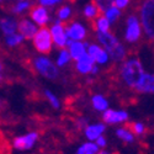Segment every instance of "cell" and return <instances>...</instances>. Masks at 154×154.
Instances as JSON below:
<instances>
[{
	"instance_id": "obj_1",
	"label": "cell",
	"mask_w": 154,
	"mask_h": 154,
	"mask_svg": "<svg viewBox=\"0 0 154 154\" xmlns=\"http://www.w3.org/2000/svg\"><path fill=\"white\" fill-rule=\"evenodd\" d=\"M121 74L126 84L131 88H134L144 74L142 63L139 62V59H128L122 66Z\"/></svg>"
},
{
	"instance_id": "obj_2",
	"label": "cell",
	"mask_w": 154,
	"mask_h": 154,
	"mask_svg": "<svg viewBox=\"0 0 154 154\" xmlns=\"http://www.w3.org/2000/svg\"><path fill=\"white\" fill-rule=\"evenodd\" d=\"M33 46L40 53H49L52 49V36L47 27L37 31L33 36Z\"/></svg>"
},
{
	"instance_id": "obj_3",
	"label": "cell",
	"mask_w": 154,
	"mask_h": 154,
	"mask_svg": "<svg viewBox=\"0 0 154 154\" xmlns=\"http://www.w3.org/2000/svg\"><path fill=\"white\" fill-rule=\"evenodd\" d=\"M153 10H154V0H146L142 6V23L147 36L150 40L154 37V27H153Z\"/></svg>"
},
{
	"instance_id": "obj_4",
	"label": "cell",
	"mask_w": 154,
	"mask_h": 154,
	"mask_svg": "<svg viewBox=\"0 0 154 154\" xmlns=\"http://www.w3.org/2000/svg\"><path fill=\"white\" fill-rule=\"evenodd\" d=\"M35 66H36V69L40 72L43 76H46L47 79H52L53 80L58 76V69L56 68V66L49 59H47L45 57L36 58Z\"/></svg>"
},
{
	"instance_id": "obj_5",
	"label": "cell",
	"mask_w": 154,
	"mask_h": 154,
	"mask_svg": "<svg viewBox=\"0 0 154 154\" xmlns=\"http://www.w3.org/2000/svg\"><path fill=\"white\" fill-rule=\"evenodd\" d=\"M38 140V133L37 132H30L23 136H19L14 139L12 146L17 150H29L31 149L36 142Z\"/></svg>"
},
{
	"instance_id": "obj_6",
	"label": "cell",
	"mask_w": 154,
	"mask_h": 154,
	"mask_svg": "<svg viewBox=\"0 0 154 154\" xmlns=\"http://www.w3.org/2000/svg\"><path fill=\"white\" fill-rule=\"evenodd\" d=\"M140 37V25L136 16H130L127 20V31H126V40L128 42H136Z\"/></svg>"
},
{
	"instance_id": "obj_7",
	"label": "cell",
	"mask_w": 154,
	"mask_h": 154,
	"mask_svg": "<svg viewBox=\"0 0 154 154\" xmlns=\"http://www.w3.org/2000/svg\"><path fill=\"white\" fill-rule=\"evenodd\" d=\"M102 120L105 123L109 125H116L121 122H126L128 120V113L126 111H116V110H110L106 109L102 115Z\"/></svg>"
},
{
	"instance_id": "obj_8",
	"label": "cell",
	"mask_w": 154,
	"mask_h": 154,
	"mask_svg": "<svg viewBox=\"0 0 154 154\" xmlns=\"http://www.w3.org/2000/svg\"><path fill=\"white\" fill-rule=\"evenodd\" d=\"M51 36L54 40L57 47L64 48L67 46V35H66V31H64V25L60 21L57 20V23L51 30Z\"/></svg>"
},
{
	"instance_id": "obj_9",
	"label": "cell",
	"mask_w": 154,
	"mask_h": 154,
	"mask_svg": "<svg viewBox=\"0 0 154 154\" xmlns=\"http://www.w3.org/2000/svg\"><path fill=\"white\" fill-rule=\"evenodd\" d=\"M66 35L69 38H72V40H74V41H80V40H84V38H85L86 30H85V27L83 26L82 23L73 22L70 26H69V25L67 26Z\"/></svg>"
},
{
	"instance_id": "obj_10",
	"label": "cell",
	"mask_w": 154,
	"mask_h": 154,
	"mask_svg": "<svg viewBox=\"0 0 154 154\" xmlns=\"http://www.w3.org/2000/svg\"><path fill=\"white\" fill-rule=\"evenodd\" d=\"M17 27L21 32L22 38H26V40H31V38H33V36L37 32V27L27 19L20 20V22L17 23Z\"/></svg>"
},
{
	"instance_id": "obj_11",
	"label": "cell",
	"mask_w": 154,
	"mask_h": 154,
	"mask_svg": "<svg viewBox=\"0 0 154 154\" xmlns=\"http://www.w3.org/2000/svg\"><path fill=\"white\" fill-rule=\"evenodd\" d=\"M138 93H153L154 91V76L153 74H143L142 79L134 86Z\"/></svg>"
},
{
	"instance_id": "obj_12",
	"label": "cell",
	"mask_w": 154,
	"mask_h": 154,
	"mask_svg": "<svg viewBox=\"0 0 154 154\" xmlns=\"http://www.w3.org/2000/svg\"><path fill=\"white\" fill-rule=\"evenodd\" d=\"M30 16H31L32 20H35L36 23L42 25V26H43V25H46L47 21L49 20V16H48V12H47L46 8L40 6V5H36V6L31 8Z\"/></svg>"
},
{
	"instance_id": "obj_13",
	"label": "cell",
	"mask_w": 154,
	"mask_h": 154,
	"mask_svg": "<svg viewBox=\"0 0 154 154\" xmlns=\"http://www.w3.org/2000/svg\"><path fill=\"white\" fill-rule=\"evenodd\" d=\"M94 63H95V60L90 56H89L88 53H84L78 59V63H76V70H78L79 73H83V74L90 73L93 67H94Z\"/></svg>"
},
{
	"instance_id": "obj_14",
	"label": "cell",
	"mask_w": 154,
	"mask_h": 154,
	"mask_svg": "<svg viewBox=\"0 0 154 154\" xmlns=\"http://www.w3.org/2000/svg\"><path fill=\"white\" fill-rule=\"evenodd\" d=\"M105 132V125L102 123H95V125H88L85 127V136L89 139V142H93L97 137L102 136Z\"/></svg>"
},
{
	"instance_id": "obj_15",
	"label": "cell",
	"mask_w": 154,
	"mask_h": 154,
	"mask_svg": "<svg viewBox=\"0 0 154 154\" xmlns=\"http://www.w3.org/2000/svg\"><path fill=\"white\" fill-rule=\"evenodd\" d=\"M97 40L102 46L105 47V49L107 51V52L119 43L116 37H115L113 35H111L110 32H99L97 33Z\"/></svg>"
},
{
	"instance_id": "obj_16",
	"label": "cell",
	"mask_w": 154,
	"mask_h": 154,
	"mask_svg": "<svg viewBox=\"0 0 154 154\" xmlns=\"http://www.w3.org/2000/svg\"><path fill=\"white\" fill-rule=\"evenodd\" d=\"M84 15L86 19H89L90 21H94L96 20L97 17H101L102 15H104V11H102L93 0H91V3L90 4H88L84 9Z\"/></svg>"
},
{
	"instance_id": "obj_17",
	"label": "cell",
	"mask_w": 154,
	"mask_h": 154,
	"mask_svg": "<svg viewBox=\"0 0 154 154\" xmlns=\"http://www.w3.org/2000/svg\"><path fill=\"white\" fill-rule=\"evenodd\" d=\"M88 47L86 43H82L80 41H75L70 43V57L75 60H78L82 54L85 53V48Z\"/></svg>"
},
{
	"instance_id": "obj_18",
	"label": "cell",
	"mask_w": 154,
	"mask_h": 154,
	"mask_svg": "<svg viewBox=\"0 0 154 154\" xmlns=\"http://www.w3.org/2000/svg\"><path fill=\"white\" fill-rule=\"evenodd\" d=\"M0 29H2L3 32L8 36L11 33H15V31L17 29V23L15 20L4 17V19H0Z\"/></svg>"
},
{
	"instance_id": "obj_19",
	"label": "cell",
	"mask_w": 154,
	"mask_h": 154,
	"mask_svg": "<svg viewBox=\"0 0 154 154\" xmlns=\"http://www.w3.org/2000/svg\"><path fill=\"white\" fill-rule=\"evenodd\" d=\"M100 152V148L94 142H86L82 144L75 154H97Z\"/></svg>"
},
{
	"instance_id": "obj_20",
	"label": "cell",
	"mask_w": 154,
	"mask_h": 154,
	"mask_svg": "<svg viewBox=\"0 0 154 154\" xmlns=\"http://www.w3.org/2000/svg\"><path fill=\"white\" fill-rule=\"evenodd\" d=\"M109 53H110V57L113 59V60H122L123 58H125V56H126V51H125V48H123V46L119 42L116 46H115L112 49H110L109 51Z\"/></svg>"
},
{
	"instance_id": "obj_21",
	"label": "cell",
	"mask_w": 154,
	"mask_h": 154,
	"mask_svg": "<svg viewBox=\"0 0 154 154\" xmlns=\"http://www.w3.org/2000/svg\"><path fill=\"white\" fill-rule=\"evenodd\" d=\"M116 134L121 140H123V142H126V143H132L134 140V134L128 130L127 127L119 128V130L116 131Z\"/></svg>"
},
{
	"instance_id": "obj_22",
	"label": "cell",
	"mask_w": 154,
	"mask_h": 154,
	"mask_svg": "<svg viewBox=\"0 0 154 154\" xmlns=\"http://www.w3.org/2000/svg\"><path fill=\"white\" fill-rule=\"evenodd\" d=\"M91 102H93L94 109L97 110V111H105V110L109 107L107 100H106L104 96H102V95H95V96L93 97Z\"/></svg>"
},
{
	"instance_id": "obj_23",
	"label": "cell",
	"mask_w": 154,
	"mask_h": 154,
	"mask_svg": "<svg viewBox=\"0 0 154 154\" xmlns=\"http://www.w3.org/2000/svg\"><path fill=\"white\" fill-rule=\"evenodd\" d=\"M95 23H94V27L95 30H99V32H107L109 29H110V21L104 17V16H101V17H97L96 20H94Z\"/></svg>"
},
{
	"instance_id": "obj_24",
	"label": "cell",
	"mask_w": 154,
	"mask_h": 154,
	"mask_svg": "<svg viewBox=\"0 0 154 154\" xmlns=\"http://www.w3.org/2000/svg\"><path fill=\"white\" fill-rule=\"evenodd\" d=\"M127 128L133 134H136V136H143L146 133V131H147L146 126L143 123H140V122H133V123H131L130 126H128Z\"/></svg>"
},
{
	"instance_id": "obj_25",
	"label": "cell",
	"mask_w": 154,
	"mask_h": 154,
	"mask_svg": "<svg viewBox=\"0 0 154 154\" xmlns=\"http://www.w3.org/2000/svg\"><path fill=\"white\" fill-rule=\"evenodd\" d=\"M120 16V9H117L115 5H111L106 9V19L109 21H115Z\"/></svg>"
},
{
	"instance_id": "obj_26",
	"label": "cell",
	"mask_w": 154,
	"mask_h": 154,
	"mask_svg": "<svg viewBox=\"0 0 154 154\" xmlns=\"http://www.w3.org/2000/svg\"><path fill=\"white\" fill-rule=\"evenodd\" d=\"M22 41V36L17 35V33H11L6 36V43L9 46H17L19 43H21Z\"/></svg>"
},
{
	"instance_id": "obj_27",
	"label": "cell",
	"mask_w": 154,
	"mask_h": 154,
	"mask_svg": "<svg viewBox=\"0 0 154 154\" xmlns=\"http://www.w3.org/2000/svg\"><path fill=\"white\" fill-rule=\"evenodd\" d=\"M69 59H70V54H69V52L67 49H63L62 52H60V54H59V57H58V60H57V64L59 67H63V66H66V64L69 62Z\"/></svg>"
},
{
	"instance_id": "obj_28",
	"label": "cell",
	"mask_w": 154,
	"mask_h": 154,
	"mask_svg": "<svg viewBox=\"0 0 154 154\" xmlns=\"http://www.w3.org/2000/svg\"><path fill=\"white\" fill-rule=\"evenodd\" d=\"M57 16L60 20H66L70 16V8L69 6H62L60 9H58L57 11Z\"/></svg>"
},
{
	"instance_id": "obj_29",
	"label": "cell",
	"mask_w": 154,
	"mask_h": 154,
	"mask_svg": "<svg viewBox=\"0 0 154 154\" xmlns=\"http://www.w3.org/2000/svg\"><path fill=\"white\" fill-rule=\"evenodd\" d=\"M31 6V4L29 3V2H20V3H17L14 8H12V11L14 12H16V14H20V12H22V11H25V10H27Z\"/></svg>"
},
{
	"instance_id": "obj_30",
	"label": "cell",
	"mask_w": 154,
	"mask_h": 154,
	"mask_svg": "<svg viewBox=\"0 0 154 154\" xmlns=\"http://www.w3.org/2000/svg\"><path fill=\"white\" fill-rule=\"evenodd\" d=\"M107 59H109V54H107V52L105 49H100L99 51V53L96 54V57H95V62H97V63H100V64H104V63H106L107 62Z\"/></svg>"
},
{
	"instance_id": "obj_31",
	"label": "cell",
	"mask_w": 154,
	"mask_h": 154,
	"mask_svg": "<svg viewBox=\"0 0 154 154\" xmlns=\"http://www.w3.org/2000/svg\"><path fill=\"white\" fill-rule=\"evenodd\" d=\"M46 96H47V99H48V101H49V104L52 105L54 109H59V106H60V102H59V100L51 93V91H46Z\"/></svg>"
},
{
	"instance_id": "obj_32",
	"label": "cell",
	"mask_w": 154,
	"mask_h": 154,
	"mask_svg": "<svg viewBox=\"0 0 154 154\" xmlns=\"http://www.w3.org/2000/svg\"><path fill=\"white\" fill-rule=\"evenodd\" d=\"M100 49H101V48H100L99 46H96V45H91V46H89V52H88V54L95 60V57H96V54L99 53V51H100Z\"/></svg>"
},
{
	"instance_id": "obj_33",
	"label": "cell",
	"mask_w": 154,
	"mask_h": 154,
	"mask_svg": "<svg viewBox=\"0 0 154 154\" xmlns=\"http://www.w3.org/2000/svg\"><path fill=\"white\" fill-rule=\"evenodd\" d=\"M94 143L101 149V148H105V147L107 146V140H106V138H105L104 136H100V137H97V138L94 140Z\"/></svg>"
},
{
	"instance_id": "obj_34",
	"label": "cell",
	"mask_w": 154,
	"mask_h": 154,
	"mask_svg": "<svg viewBox=\"0 0 154 154\" xmlns=\"http://www.w3.org/2000/svg\"><path fill=\"white\" fill-rule=\"evenodd\" d=\"M128 3H130V0H113V5L117 9H125Z\"/></svg>"
},
{
	"instance_id": "obj_35",
	"label": "cell",
	"mask_w": 154,
	"mask_h": 154,
	"mask_svg": "<svg viewBox=\"0 0 154 154\" xmlns=\"http://www.w3.org/2000/svg\"><path fill=\"white\" fill-rule=\"evenodd\" d=\"M62 0H40V4L42 5H46V6H52L57 3H60Z\"/></svg>"
},
{
	"instance_id": "obj_36",
	"label": "cell",
	"mask_w": 154,
	"mask_h": 154,
	"mask_svg": "<svg viewBox=\"0 0 154 154\" xmlns=\"http://www.w3.org/2000/svg\"><path fill=\"white\" fill-rule=\"evenodd\" d=\"M97 154H113V153H110V152H105V150H100Z\"/></svg>"
},
{
	"instance_id": "obj_37",
	"label": "cell",
	"mask_w": 154,
	"mask_h": 154,
	"mask_svg": "<svg viewBox=\"0 0 154 154\" xmlns=\"http://www.w3.org/2000/svg\"><path fill=\"white\" fill-rule=\"evenodd\" d=\"M2 69H3V66H2V62H0V72H2ZM0 80H2V75H0Z\"/></svg>"
},
{
	"instance_id": "obj_38",
	"label": "cell",
	"mask_w": 154,
	"mask_h": 154,
	"mask_svg": "<svg viewBox=\"0 0 154 154\" xmlns=\"http://www.w3.org/2000/svg\"><path fill=\"white\" fill-rule=\"evenodd\" d=\"M0 106H2V100H0Z\"/></svg>"
},
{
	"instance_id": "obj_39",
	"label": "cell",
	"mask_w": 154,
	"mask_h": 154,
	"mask_svg": "<svg viewBox=\"0 0 154 154\" xmlns=\"http://www.w3.org/2000/svg\"><path fill=\"white\" fill-rule=\"evenodd\" d=\"M20 2H22V0H20Z\"/></svg>"
},
{
	"instance_id": "obj_40",
	"label": "cell",
	"mask_w": 154,
	"mask_h": 154,
	"mask_svg": "<svg viewBox=\"0 0 154 154\" xmlns=\"http://www.w3.org/2000/svg\"><path fill=\"white\" fill-rule=\"evenodd\" d=\"M0 2H2V0H0Z\"/></svg>"
}]
</instances>
